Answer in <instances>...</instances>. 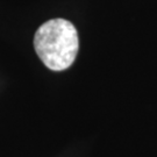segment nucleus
<instances>
[{
  "label": "nucleus",
  "mask_w": 157,
  "mask_h": 157,
  "mask_svg": "<svg viewBox=\"0 0 157 157\" xmlns=\"http://www.w3.org/2000/svg\"><path fill=\"white\" fill-rule=\"evenodd\" d=\"M35 51L47 67L62 71L72 65L77 56L79 40L77 29L64 19L44 22L34 37Z\"/></svg>",
  "instance_id": "nucleus-1"
}]
</instances>
